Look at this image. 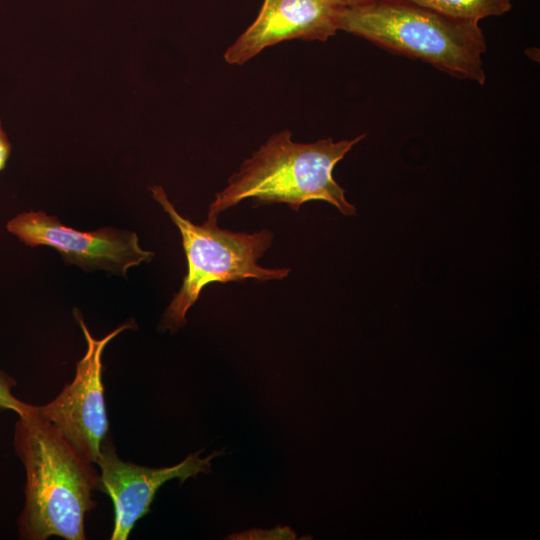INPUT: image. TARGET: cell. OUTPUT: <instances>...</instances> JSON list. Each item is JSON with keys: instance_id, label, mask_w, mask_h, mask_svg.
<instances>
[{"instance_id": "cell-7", "label": "cell", "mask_w": 540, "mask_h": 540, "mask_svg": "<svg viewBox=\"0 0 540 540\" xmlns=\"http://www.w3.org/2000/svg\"><path fill=\"white\" fill-rule=\"evenodd\" d=\"M204 450L188 455L182 462L164 468H150L121 460L111 439L102 441L96 464L100 467L97 490L108 494L114 507L111 540H126L135 523L150 512L159 488L172 479L181 483L200 473L211 472V461L222 451L202 458Z\"/></svg>"}, {"instance_id": "cell-5", "label": "cell", "mask_w": 540, "mask_h": 540, "mask_svg": "<svg viewBox=\"0 0 540 540\" xmlns=\"http://www.w3.org/2000/svg\"><path fill=\"white\" fill-rule=\"evenodd\" d=\"M73 314L86 339L87 350L76 364L73 380L52 401L41 406L33 405V408L82 456L96 464L109 429L102 382V355L112 339L136 325L132 320L96 339L78 309H74Z\"/></svg>"}, {"instance_id": "cell-6", "label": "cell", "mask_w": 540, "mask_h": 540, "mask_svg": "<svg viewBox=\"0 0 540 540\" xmlns=\"http://www.w3.org/2000/svg\"><path fill=\"white\" fill-rule=\"evenodd\" d=\"M6 229L29 247L56 249L66 263L84 270L101 269L126 276L129 268L154 257V252L140 246L134 231L113 227L80 231L43 211L17 214L7 222Z\"/></svg>"}, {"instance_id": "cell-8", "label": "cell", "mask_w": 540, "mask_h": 540, "mask_svg": "<svg viewBox=\"0 0 540 540\" xmlns=\"http://www.w3.org/2000/svg\"><path fill=\"white\" fill-rule=\"evenodd\" d=\"M343 6L338 0H264L255 20L224 52L231 65H243L282 41H326L338 31Z\"/></svg>"}, {"instance_id": "cell-11", "label": "cell", "mask_w": 540, "mask_h": 540, "mask_svg": "<svg viewBox=\"0 0 540 540\" xmlns=\"http://www.w3.org/2000/svg\"><path fill=\"white\" fill-rule=\"evenodd\" d=\"M11 143L4 132L0 120V172L6 167L7 161L11 154Z\"/></svg>"}, {"instance_id": "cell-10", "label": "cell", "mask_w": 540, "mask_h": 540, "mask_svg": "<svg viewBox=\"0 0 540 540\" xmlns=\"http://www.w3.org/2000/svg\"><path fill=\"white\" fill-rule=\"evenodd\" d=\"M17 385L15 379L0 370V409L11 410L18 416L25 415L31 404L21 401L13 394V388Z\"/></svg>"}, {"instance_id": "cell-9", "label": "cell", "mask_w": 540, "mask_h": 540, "mask_svg": "<svg viewBox=\"0 0 540 540\" xmlns=\"http://www.w3.org/2000/svg\"><path fill=\"white\" fill-rule=\"evenodd\" d=\"M459 20L479 22L501 16L512 8V0H405Z\"/></svg>"}, {"instance_id": "cell-4", "label": "cell", "mask_w": 540, "mask_h": 540, "mask_svg": "<svg viewBox=\"0 0 540 540\" xmlns=\"http://www.w3.org/2000/svg\"><path fill=\"white\" fill-rule=\"evenodd\" d=\"M150 191L177 226L187 259V275L165 309L160 324L162 330L174 333L182 328L187 322L188 310L209 283L240 282L249 278L264 282L289 275V268H265L258 264L272 244L270 230L234 232L218 227L217 220L208 219L196 225L177 212L160 185L150 187Z\"/></svg>"}, {"instance_id": "cell-3", "label": "cell", "mask_w": 540, "mask_h": 540, "mask_svg": "<svg viewBox=\"0 0 540 540\" xmlns=\"http://www.w3.org/2000/svg\"><path fill=\"white\" fill-rule=\"evenodd\" d=\"M338 31L399 55L420 59L451 76L483 85L487 42L479 22L454 19L405 0L342 7Z\"/></svg>"}, {"instance_id": "cell-12", "label": "cell", "mask_w": 540, "mask_h": 540, "mask_svg": "<svg viewBox=\"0 0 540 540\" xmlns=\"http://www.w3.org/2000/svg\"><path fill=\"white\" fill-rule=\"evenodd\" d=\"M344 7H358L370 5L380 0H338Z\"/></svg>"}, {"instance_id": "cell-2", "label": "cell", "mask_w": 540, "mask_h": 540, "mask_svg": "<svg viewBox=\"0 0 540 540\" xmlns=\"http://www.w3.org/2000/svg\"><path fill=\"white\" fill-rule=\"evenodd\" d=\"M365 136L300 143L292 140L289 130L273 134L215 194L207 219L217 220L221 212L245 199L254 200L255 205L285 203L295 211L308 201L323 200L343 215H355L356 208L334 180L333 169Z\"/></svg>"}, {"instance_id": "cell-1", "label": "cell", "mask_w": 540, "mask_h": 540, "mask_svg": "<svg viewBox=\"0 0 540 540\" xmlns=\"http://www.w3.org/2000/svg\"><path fill=\"white\" fill-rule=\"evenodd\" d=\"M14 450L25 468V503L18 518L24 540L50 536L85 540V517L96 506L92 493L99 473L66 438L31 405L18 416Z\"/></svg>"}]
</instances>
